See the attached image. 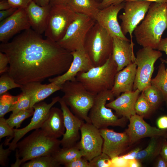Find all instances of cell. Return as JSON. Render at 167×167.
Masks as SVG:
<instances>
[{"label": "cell", "mask_w": 167, "mask_h": 167, "mask_svg": "<svg viewBox=\"0 0 167 167\" xmlns=\"http://www.w3.org/2000/svg\"><path fill=\"white\" fill-rule=\"evenodd\" d=\"M0 51L8 57V74L21 85L62 75L73 60L71 52L31 28L1 43Z\"/></svg>", "instance_id": "1"}, {"label": "cell", "mask_w": 167, "mask_h": 167, "mask_svg": "<svg viewBox=\"0 0 167 167\" xmlns=\"http://www.w3.org/2000/svg\"><path fill=\"white\" fill-rule=\"evenodd\" d=\"M167 29V2H152L141 23L133 33L137 43L143 47L157 49Z\"/></svg>", "instance_id": "2"}, {"label": "cell", "mask_w": 167, "mask_h": 167, "mask_svg": "<svg viewBox=\"0 0 167 167\" xmlns=\"http://www.w3.org/2000/svg\"><path fill=\"white\" fill-rule=\"evenodd\" d=\"M61 140L47 135L41 128L35 130L17 143L16 160L12 167H19L23 163L36 157L52 155L60 148Z\"/></svg>", "instance_id": "3"}, {"label": "cell", "mask_w": 167, "mask_h": 167, "mask_svg": "<svg viewBox=\"0 0 167 167\" xmlns=\"http://www.w3.org/2000/svg\"><path fill=\"white\" fill-rule=\"evenodd\" d=\"M60 90L64 93L62 98L72 113L85 122L91 123L88 113L96 94L88 91L76 79L65 82L61 85Z\"/></svg>", "instance_id": "4"}, {"label": "cell", "mask_w": 167, "mask_h": 167, "mask_svg": "<svg viewBox=\"0 0 167 167\" xmlns=\"http://www.w3.org/2000/svg\"><path fill=\"white\" fill-rule=\"evenodd\" d=\"M118 72L117 65L111 55L102 65L79 72L76 79L88 91L97 94L112 89Z\"/></svg>", "instance_id": "5"}, {"label": "cell", "mask_w": 167, "mask_h": 167, "mask_svg": "<svg viewBox=\"0 0 167 167\" xmlns=\"http://www.w3.org/2000/svg\"><path fill=\"white\" fill-rule=\"evenodd\" d=\"M113 38L96 22L86 37L84 48L94 66H101L112 55Z\"/></svg>", "instance_id": "6"}, {"label": "cell", "mask_w": 167, "mask_h": 167, "mask_svg": "<svg viewBox=\"0 0 167 167\" xmlns=\"http://www.w3.org/2000/svg\"><path fill=\"white\" fill-rule=\"evenodd\" d=\"M114 96L111 90H108L96 94L94 103L90 109L88 117L91 123L99 129L109 126L124 127L127 118H119L113 113L112 109L107 107L106 102L114 100Z\"/></svg>", "instance_id": "7"}, {"label": "cell", "mask_w": 167, "mask_h": 167, "mask_svg": "<svg viewBox=\"0 0 167 167\" xmlns=\"http://www.w3.org/2000/svg\"><path fill=\"white\" fill-rule=\"evenodd\" d=\"M95 23V20L90 17L77 13L64 36L57 43L70 52L84 48L86 35Z\"/></svg>", "instance_id": "8"}, {"label": "cell", "mask_w": 167, "mask_h": 167, "mask_svg": "<svg viewBox=\"0 0 167 167\" xmlns=\"http://www.w3.org/2000/svg\"><path fill=\"white\" fill-rule=\"evenodd\" d=\"M162 55L161 51L148 47H143L138 51L135 62L137 70L133 91L138 89L142 92L151 85L154 64Z\"/></svg>", "instance_id": "9"}, {"label": "cell", "mask_w": 167, "mask_h": 167, "mask_svg": "<svg viewBox=\"0 0 167 167\" xmlns=\"http://www.w3.org/2000/svg\"><path fill=\"white\" fill-rule=\"evenodd\" d=\"M76 15L67 4L51 6L44 33L46 38L56 42L59 41Z\"/></svg>", "instance_id": "10"}, {"label": "cell", "mask_w": 167, "mask_h": 167, "mask_svg": "<svg viewBox=\"0 0 167 167\" xmlns=\"http://www.w3.org/2000/svg\"><path fill=\"white\" fill-rule=\"evenodd\" d=\"M152 2L143 0H133L125 2L124 12L119 16L122 22L120 25L125 36L130 34L131 42L132 33L139 23L144 18Z\"/></svg>", "instance_id": "11"}, {"label": "cell", "mask_w": 167, "mask_h": 167, "mask_svg": "<svg viewBox=\"0 0 167 167\" xmlns=\"http://www.w3.org/2000/svg\"><path fill=\"white\" fill-rule=\"evenodd\" d=\"M85 122L80 127V140L76 145L83 156L90 161L102 152L104 140L100 129L91 123Z\"/></svg>", "instance_id": "12"}, {"label": "cell", "mask_w": 167, "mask_h": 167, "mask_svg": "<svg viewBox=\"0 0 167 167\" xmlns=\"http://www.w3.org/2000/svg\"><path fill=\"white\" fill-rule=\"evenodd\" d=\"M60 98L59 96H57L52 98L50 103L41 101L33 105L32 108L34 109V112L30 122L23 128L14 129L15 135L12 140L11 143L8 142L6 144L9 146L11 150H15L17 143L28 132L33 130L41 128L50 109L58 102Z\"/></svg>", "instance_id": "13"}, {"label": "cell", "mask_w": 167, "mask_h": 167, "mask_svg": "<svg viewBox=\"0 0 167 167\" xmlns=\"http://www.w3.org/2000/svg\"><path fill=\"white\" fill-rule=\"evenodd\" d=\"M124 5L125 2L100 9L95 20L113 38L117 37L131 42L122 33L118 19V14L123 9Z\"/></svg>", "instance_id": "14"}, {"label": "cell", "mask_w": 167, "mask_h": 167, "mask_svg": "<svg viewBox=\"0 0 167 167\" xmlns=\"http://www.w3.org/2000/svg\"><path fill=\"white\" fill-rule=\"evenodd\" d=\"M31 26L25 8H18L11 16L0 23V41L6 43L21 31Z\"/></svg>", "instance_id": "15"}, {"label": "cell", "mask_w": 167, "mask_h": 167, "mask_svg": "<svg viewBox=\"0 0 167 167\" xmlns=\"http://www.w3.org/2000/svg\"><path fill=\"white\" fill-rule=\"evenodd\" d=\"M103 139L102 152L112 159L121 155L130 145L129 137L125 131L119 133L107 128L100 129Z\"/></svg>", "instance_id": "16"}, {"label": "cell", "mask_w": 167, "mask_h": 167, "mask_svg": "<svg viewBox=\"0 0 167 167\" xmlns=\"http://www.w3.org/2000/svg\"><path fill=\"white\" fill-rule=\"evenodd\" d=\"M64 117L65 131L61 140L62 147H69L76 145L80 138V128L84 121L74 114L63 100L58 102Z\"/></svg>", "instance_id": "17"}, {"label": "cell", "mask_w": 167, "mask_h": 167, "mask_svg": "<svg viewBox=\"0 0 167 167\" xmlns=\"http://www.w3.org/2000/svg\"><path fill=\"white\" fill-rule=\"evenodd\" d=\"M71 53L73 60L68 70L62 75L49 78L50 83L61 85L67 81L76 79L79 72L87 71L94 67L84 48Z\"/></svg>", "instance_id": "18"}, {"label": "cell", "mask_w": 167, "mask_h": 167, "mask_svg": "<svg viewBox=\"0 0 167 167\" xmlns=\"http://www.w3.org/2000/svg\"><path fill=\"white\" fill-rule=\"evenodd\" d=\"M128 120L129 124L125 131L129 137L130 145L143 138L163 137L167 131L151 126L145 122L143 117L136 114Z\"/></svg>", "instance_id": "19"}, {"label": "cell", "mask_w": 167, "mask_h": 167, "mask_svg": "<svg viewBox=\"0 0 167 167\" xmlns=\"http://www.w3.org/2000/svg\"><path fill=\"white\" fill-rule=\"evenodd\" d=\"M140 92L137 89L131 92L122 93L115 99L106 103L107 107L113 109L116 115L129 119L136 114L135 106Z\"/></svg>", "instance_id": "20"}, {"label": "cell", "mask_w": 167, "mask_h": 167, "mask_svg": "<svg viewBox=\"0 0 167 167\" xmlns=\"http://www.w3.org/2000/svg\"><path fill=\"white\" fill-rule=\"evenodd\" d=\"M135 44L117 37L113 38L112 58L117 65L118 71L135 62L134 52Z\"/></svg>", "instance_id": "21"}, {"label": "cell", "mask_w": 167, "mask_h": 167, "mask_svg": "<svg viewBox=\"0 0 167 167\" xmlns=\"http://www.w3.org/2000/svg\"><path fill=\"white\" fill-rule=\"evenodd\" d=\"M51 6H41L33 0L25 8L32 29L42 34L45 31Z\"/></svg>", "instance_id": "22"}, {"label": "cell", "mask_w": 167, "mask_h": 167, "mask_svg": "<svg viewBox=\"0 0 167 167\" xmlns=\"http://www.w3.org/2000/svg\"><path fill=\"white\" fill-rule=\"evenodd\" d=\"M136 70L137 65L134 62L117 72L111 90L114 97H117L122 93L133 91Z\"/></svg>", "instance_id": "23"}, {"label": "cell", "mask_w": 167, "mask_h": 167, "mask_svg": "<svg viewBox=\"0 0 167 167\" xmlns=\"http://www.w3.org/2000/svg\"><path fill=\"white\" fill-rule=\"evenodd\" d=\"M22 92L28 94L31 97L30 108L36 103L43 101L54 92L60 90L61 85L54 83L43 84L41 82H33L22 85Z\"/></svg>", "instance_id": "24"}, {"label": "cell", "mask_w": 167, "mask_h": 167, "mask_svg": "<svg viewBox=\"0 0 167 167\" xmlns=\"http://www.w3.org/2000/svg\"><path fill=\"white\" fill-rule=\"evenodd\" d=\"M41 128L48 135L58 139L65 131L63 113L62 109L52 107Z\"/></svg>", "instance_id": "25"}, {"label": "cell", "mask_w": 167, "mask_h": 167, "mask_svg": "<svg viewBox=\"0 0 167 167\" xmlns=\"http://www.w3.org/2000/svg\"><path fill=\"white\" fill-rule=\"evenodd\" d=\"M100 3L96 0H69L67 5L75 12L87 15L95 20Z\"/></svg>", "instance_id": "26"}, {"label": "cell", "mask_w": 167, "mask_h": 167, "mask_svg": "<svg viewBox=\"0 0 167 167\" xmlns=\"http://www.w3.org/2000/svg\"><path fill=\"white\" fill-rule=\"evenodd\" d=\"M163 138L151 137L148 146L143 150L139 151L135 159L142 163L151 162L156 158L160 154Z\"/></svg>", "instance_id": "27"}, {"label": "cell", "mask_w": 167, "mask_h": 167, "mask_svg": "<svg viewBox=\"0 0 167 167\" xmlns=\"http://www.w3.org/2000/svg\"><path fill=\"white\" fill-rule=\"evenodd\" d=\"M52 156L60 164L64 165L83 156V155L76 144L71 147L60 148Z\"/></svg>", "instance_id": "28"}, {"label": "cell", "mask_w": 167, "mask_h": 167, "mask_svg": "<svg viewBox=\"0 0 167 167\" xmlns=\"http://www.w3.org/2000/svg\"><path fill=\"white\" fill-rule=\"evenodd\" d=\"M151 84L161 91L167 105V73L164 62L158 66L156 75L152 79Z\"/></svg>", "instance_id": "29"}, {"label": "cell", "mask_w": 167, "mask_h": 167, "mask_svg": "<svg viewBox=\"0 0 167 167\" xmlns=\"http://www.w3.org/2000/svg\"><path fill=\"white\" fill-rule=\"evenodd\" d=\"M142 92L153 111L157 109L164 101L161 91L152 85L151 84Z\"/></svg>", "instance_id": "30"}, {"label": "cell", "mask_w": 167, "mask_h": 167, "mask_svg": "<svg viewBox=\"0 0 167 167\" xmlns=\"http://www.w3.org/2000/svg\"><path fill=\"white\" fill-rule=\"evenodd\" d=\"M61 164L55 160L52 155L39 156L21 165L22 167H59Z\"/></svg>", "instance_id": "31"}, {"label": "cell", "mask_w": 167, "mask_h": 167, "mask_svg": "<svg viewBox=\"0 0 167 167\" xmlns=\"http://www.w3.org/2000/svg\"><path fill=\"white\" fill-rule=\"evenodd\" d=\"M34 109L33 108L19 112L11 114L9 117L6 119L8 124L12 128L19 127L25 119L33 115Z\"/></svg>", "instance_id": "32"}, {"label": "cell", "mask_w": 167, "mask_h": 167, "mask_svg": "<svg viewBox=\"0 0 167 167\" xmlns=\"http://www.w3.org/2000/svg\"><path fill=\"white\" fill-rule=\"evenodd\" d=\"M31 97L28 93L22 92L18 95L16 100L11 107L10 112L12 114L30 108Z\"/></svg>", "instance_id": "33"}, {"label": "cell", "mask_w": 167, "mask_h": 167, "mask_svg": "<svg viewBox=\"0 0 167 167\" xmlns=\"http://www.w3.org/2000/svg\"><path fill=\"white\" fill-rule=\"evenodd\" d=\"M135 109L136 114L143 118L147 116L153 111L142 92L136 100Z\"/></svg>", "instance_id": "34"}, {"label": "cell", "mask_w": 167, "mask_h": 167, "mask_svg": "<svg viewBox=\"0 0 167 167\" xmlns=\"http://www.w3.org/2000/svg\"><path fill=\"white\" fill-rule=\"evenodd\" d=\"M18 96H12L7 92L0 96V118L4 117L6 114L10 112Z\"/></svg>", "instance_id": "35"}, {"label": "cell", "mask_w": 167, "mask_h": 167, "mask_svg": "<svg viewBox=\"0 0 167 167\" xmlns=\"http://www.w3.org/2000/svg\"><path fill=\"white\" fill-rule=\"evenodd\" d=\"M22 85L17 83L7 72L1 75L0 77V96L8 90L15 88H20Z\"/></svg>", "instance_id": "36"}, {"label": "cell", "mask_w": 167, "mask_h": 167, "mask_svg": "<svg viewBox=\"0 0 167 167\" xmlns=\"http://www.w3.org/2000/svg\"><path fill=\"white\" fill-rule=\"evenodd\" d=\"M90 167H113L111 159L102 152L89 161Z\"/></svg>", "instance_id": "37"}, {"label": "cell", "mask_w": 167, "mask_h": 167, "mask_svg": "<svg viewBox=\"0 0 167 167\" xmlns=\"http://www.w3.org/2000/svg\"><path fill=\"white\" fill-rule=\"evenodd\" d=\"M15 135L14 128L11 127L7 123L4 117L0 118V139L8 136L9 138L5 141V144L13 139Z\"/></svg>", "instance_id": "38"}, {"label": "cell", "mask_w": 167, "mask_h": 167, "mask_svg": "<svg viewBox=\"0 0 167 167\" xmlns=\"http://www.w3.org/2000/svg\"><path fill=\"white\" fill-rule=\"evenodd\" d=\"M64 166L65 167H90L89 161L83 156L77 158Z\"/></svg>", "instance_id": "39"}, {"label": "cell", "mask_w": 167, "mask_h": 167, "mask_svg": "<svg viewBox=\"0 0 167 167\" xmlns=\"http://www.w3.org/2000/svg\"><path fill=\"white\" fill-rule=\"evenodd\" d=\"M9 61L6 55L0 51V75L7 72L9 66Z\"/></svg>", "instance_id": "40"}, {"label": "cell", "mask_w": 167, "mask_h": 167, "mask_svg": "<svg viewBox=\"0 0 167 167\" xmlns=\"http://www.w3.org/2000/svg\"><path fill=\"white\" fill-rule=\"evenodd\" d=\"M3 143L0 145V164L2 166H6L8 157L12 151L9 148L6 149L3 148Z\"/></svg>", "instance_id": "41"}, {"label": "cell", "mask_w": 167, "mask_h": 167, "mask_svg": "<svg viewBox=\"0 0 167 167\" xmlns=\"http://www.w3.org/2000/svg\"><path fill=\"white\" fill-rule=\"evenodd\" d=\"M13 7L25 8L33 0H7Z\"/></svg>", "instance_id": "42"}, {"label": "cell", "mask_w": 167, "mask_h": 167, "mask_svg": "<svg viewBox=\"0 0 167 167\" xmlns=\"http://www.w3.org/2000/svg\"><path fill=\"white\" fill-rule=\"evenodd\" d=\"M113 167H127L128 160L124 159L121 155L111 159Z\"/></svg>", "instance_id": "43"}, {"label": "cell", "mask_w": 167, "mask_h": 167, "mask_svg": "<svg viewBox=\"0 0 167 167\" xmlns=\"http://www.w3.org/2000/svg\"><path fill=\"white\" fill-rule=\"evenodd\" d=\"M128 0H103L99 4L100 9L109 6L111 5L119 4L124 2Z\"/></svg>", "instance_id": "44"}, {"label": "cell", "mask_w": 167, "mask_h": 167, "mask_svg": "<svg viewBox=\"0 0 167 167\" xmlns=\"http://www.w3.org/2000/svg\"><path fill=\"white\" fill-rule=\"evenodd\" d=\"M18 8L12 7L8 9L0 11V21L12 15Z\"/></svg>", "instance_id": "45"}, {"label": "cell", "mask_w": 167, "mask_h": 167, "mask_svg": "<svg viewBox=\"0 0 167 167\" xmlns=\"http://www.w3.org/2000/svg\"><path fill=\"white\" fill-rule=\"evenodd\" d=\"M157 125L159 129L167 130V116L163 115L160 117L157 121Z\"/></svg>", "instance_id": "46"}, {"label": "cell", "mask_w": 167, "mask_h": 167, "mask_svg": "<svg viewBox=\"0 0 167 167\" xmlns=\"http://www.w3.org/2000/svg\"><path fill=\"white\" fill-rule=\"evenodd\" d=\"M141 150V148L138 147L131 151L128 153L121 156L124 159L126 160L135 159L137 153Z\"/></svg>", "instance_id": "47"}, {"label": "cell", "mask_w": 167, "mask_h": 167, "mask_svg": "<svg viewBox=\"0 0 167 167\" xmlns=\"http://www.w3.org/2000/svg\"><path fill=\"white\" fill-rule=\"evenodd\" d=\"M157 49L161 51L164 52L167 55V37L161 39L158 45ZM166 71L167 73V66L166 67Z\"/></svg>", "instance_id": "48"}, {"label": "cell", "mask_w": 167, "mask_h": 167, "mask_svg": "<svg viewBox=\"0 0 167 167\" xmlns=\"http://www.w3.org/2000/svg\"><path fill=\"white\" fill-rule=\"evenodd\" d=\"M160 155L167 161V141L166 139L163 138Z\"/></svg>", "instance_id": "49"}, {"label": "cell", "mask_w": 167, "mask_h": 167, "mask_svg": "<svg viewBox=\"0 0 167 167\" xmlns=\"http://www.w3.org/2000/svg\"><path fill=\"white\" fill-rule=\"evenodd\" d=\"M154 164V166L156 167H167V161L160 155L156 157Z\"/></svg>", "instance_id": "50"}, {"label": "cell", "mask_w": 167, "mask_h": 167, "mask_svg": "<svg viewBox=\"0 0 167 167\" xmlns=\"http://www.w3.org/2000/svg\"><path fill=\"white\" fill-rule=\"evenodd\" d=\"M142 166L141 163L135 159L128 160L127 167H140Z\"/></svg>", "instance_id": "51"}, {"label": "cell", "mask_w": 167, "mask_h": 167, "mask_svg": "<svg viewBox=\"0 0 167 167\" xmlns=\"http://www.w3.org/2000/svg\"><path fill=\"white\" fill-rule=\"evenodd\" d=\"M12 7V6L7 0L0 1V11L8 9Z\"/></svg>", "instance_id": "52"}, {"label": "cell", "mask_w": 167, "mask_h": 167, "mask_svg": "<svg viewBox=\"0 0 167 167\" xmlns=\"http://www.w3.org/2000/svg\"><path fill=\"white\" fill-rule=\"evenodd\" d=\"M69 0H50L49 4L51 6L67 4Z\"/></svg>", "instance_id": "53"}, {"label": "cell", "mask_w": 167, "mask_h": 167, "mask_svg": "<svg viewBox=\"0 0 167 167\" xmlns=\"http://www.w3.org/2000/svg\"><path fill=\"white\" fill-rule=\"evenodd\" d=\"M36 4L41 6H46L49 4L50 0H34Z\"/></svg>", "instance_id": "54"}, {"label": "cell", "mask_w": 167, "mask_h": 167, "mask_svg": "<svg viewBox=\"0 0 167 167\" xmlns=\"http://www.w3.org/2000/svg\"><path fill=\"white\" fill-rule=\"evenodd\" d=\"M133 0H143L150 2H156L159 3L167 2V0H128L127 1H131Z\"/></svg>", "instance_id": "55"}, {"label": "cell", "mask_w": 167, "mask_h": 167, "mask_svg": "<svg viewBox=\"0 0 167 167\" xmlns=\"http://www.w3.org/2000/svg\"><path fill=\"white\" fill-rule=\"evenodd\" d=\"M163 137V138H165L166 139H167V131L165 133Z\"/></svg>", "instance_id": "56"}, {"label": "cell", "mask_w": 167, "mask_h": 167, "mask_svg": "<svg viewBox=\"0 0 167 167\" xmlns=\"http://www.w3.org/2000/svg\"><path fill=\"white\" fill-rule=\"evenodd\" d=\"M97 2H98L100 3L103 0H96Z\"/></svg>", "instance_id": "57"}, {"label": "cell", "mask_w": 167, "mask_h": 167, "mask_svg": "<svg viewBox=\"0 0 167 167\" xmlns=\"http://www.w3.org/2000/svg\"><path fill=\"white\" fill-rule=\"evenodd\" d=\"M2 0H0V1H2Z\"/></svg>", "instance_id": "58"}]
</instances>
